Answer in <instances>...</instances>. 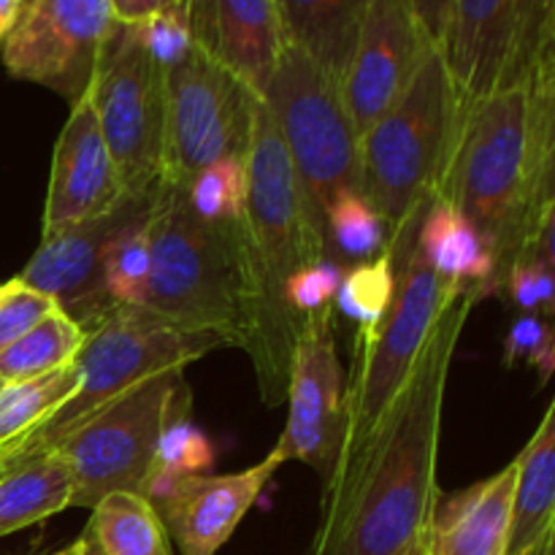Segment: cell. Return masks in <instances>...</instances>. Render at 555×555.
Returning <instances> with one entry per match:
<instances>
[{"label":"cell","instance_id":"cell-21","mask_svg":"<svg viewBox=\"0 0 555 555\" xmlns=\"http://www.w3.org/2000/svg\"><path fill=\"white\" fill-rule=\"evenodd\" d=\"M507 555H555V404L515 459Z\"/></svg>","mask_w":555,"mask_h":555},{"label":"cell","instance_id":"cell-1","mask_svg":"<svg viewBox=\"0 0 555 555\" xmlns=\"http://www.w3.org/2000/svg\"><path fill=\"white\" fill-rule=\"evenodd\" d=\"M482 298L455 291L431 339L377 431L323 486V515L309 555H410L437 507V455L450 363Z\"/></svg>","mask_w":555,"mask_h":555},{"label":"cell","instance_id":"cell-32","mask_svg":"<svg viewBox=\"0 0 555 555\" xmlns=\"http://www.w3.org/2000/svg\"><path fill=\"white\" fill-rule=\"evenodd\" d=\"M211 464V444L198 428L190 423L188 412L173 417L163 431L160 444H157L155 464H152L150 480H166V477L179 475H201ZM146 491V488H144Z\"/></svg>","mask_w":555,"mask_h":555},{"label":"cell","instance_id":"cell-4","mask_svg":"<svg viewBox=\"0 0 555 555\" xmlns=\"http://www.w3.org/2000/svg\"><path fill=\"white\" fill-rule=\"evenodd\" d=\"M244 222L209 225L190 211L182 188L160 182L146 225L150 282L141 309L184 334L244 347L253 298Z\"/></svg>","mask_w":555,"mask_h":555},{"label":"cell","instance_id":"cell-13","mask_svg":"<svg viewBox=\"0 0 555 555\" xmlns=\"http://www.w3.org/2000/svg\"><path fill=\"white\" fill-rule=\"evenodd\" d=\"M114 25L108 0H22L0 43L3 65L14 79L47 87L74 106L90 90Z\"/></svg>","mask_w":555,"mask_h":555},{"label":"cell","instance_id":"cell-14","mask_svg":"<svg viewBox=\"0 0 555 555\" xmlns=\"http://www.w3.org/2000/svg\"><path fill=\"white\" fill-rule=\"evenodd\" d=\"M160 182L141 193H128L106 215L70 225L41 238V247L16 280L52 298L74 323L90 331L114 309L103 285V266L114 244L150 220Z\"/></svg>","mask_w":555,"mask_h":555},{"label":"cell","instance_id":"cell-34","mask_svg":"<svg viewBox=\"0 0 555 555\" xmlns=\"http://www.w3.org/2000/svg\"><path fill=\"white\" fill-rule=\"evenodd\" d=\"M555 276L553 263L524 253L507 271L504 291L526 314H537L542 320H551L555 312Z\"/></svg>","mask_w":555,"mask_h":555},{"label":"cell","instance_id":"cell-12","mask_svg":"<svg viewBox=\"0 0 555 555\" xmlns=\"http://www.w3.org/2000/svg\"><path fill=\"white\" fill-rule=\"evenodd\" d=\"M260 95L198 47L166 68V152L160 182L184 188L206 166L244 160Z\"/></svg>","mask_w":555,"mask_h":555},{"label":"cell","instance_id":"cell-43","mask_svg":"<svg viewBox=\"0 0 555 555\" xmlns=\"http://www.w3.org/2000/svg\"><path fill=\"white\" fill-rule=\"evenodd\" d=\"M410 555H428V553H426V542H421V545H417L415 551H412Z\"/></svg>","mask_w":555,"mask_h":555},{"label":"cell","instance_id":"cell-31","mask_svg":"<svg viewBox=\"0 0 555 555\" xmlns=\"http://www.w3.org/2000/svg\"><path fill=\"white\" fill-rule=\"evenodd\" d=\"M146 225H150V220L125 233L114 244L106 266H103V285H106L114 307H141L144 304L146 282H150V236H146Z\"/></svg>","mask_w":555,"mask_h":555},{"label":"cell","instance_id":"cell-26","mask_svg":"<svg viewBox=\"0 0 555 555\" xmlns=\"http://www.w3.org/2000/svg\"><path fill=\"white\" fill-rule=\"evenodd\" d=\"M85 339L87 331L74 323L63 309H54L36 328L0 352V379L11 385L68 366L79 356Z\"/></svg>","mask_w":555,"mask_h":555},{"label":"cell","instance_id":"cell-5","mask_svg":"<svg viewBox=\"0 0 555 555\" xmlns=\"http://www.w3.org/2000/svg\"><path fill=\"white\" fill-rule=\"evenodd\" d=\"M426 206L423 204L399 228L390 244L396 260V293L388 312L374 325L358 328L352 372L345 383V437L331 477L352 464L369 437L377 431L410 379L423 347L431 339L444 304L455 291H464L450 287L417 253L415 228Z\"/></svg>","mask_w":555,"mask_h":555},{"label":"cell","instance_id":"cell-22","mask_svg":"<svg viewBox=\"0 0 555 555\" xmlns=\"http://www.w3.org/2000/svg\"><path fill=\"white\" fill-rule=\"evenodd\" d=\"M415 247L450 287L475 291L480 298L499 296L491 249L453 206L437 198L428 201L415 228Z\"/></svg>","mask_w":555,"mask_h":555},{"label":"cell","instance_id":"cell-10","mask_svg":"<svg viewBox=\"0 0 555 555\" xmlns=\"http://www.w3.org/2000/svg\"><path fill=\"white\" fill-rule=\"evenodd\" d=\"M125 195L160 182L166 152V68L133 22H117L87 90Z\"/></svg>","mask_w":555,"mask_h":555},{"label":"cell","instance_id":"cell-15","mask_svg":"<svg viewBox=\"0 0 555 555\" xmlns=\"http://www.w3.org/2000/svg\"><path fill=\"white\" fill-rule=\"evenodd\" d=\"M336 314V312H334ZM334 314L307 320L298 334L287 377V423L271 455L318 469L323 486L339 459L345 437V374L334 339Z\"/></svg>","mask_w":555,"mask_h":555},{"label":"cell","instance_id":"cell-7","mask_svg":"<svg viewBox=\"0 0 555 555\" xmlns=\"http://www.w3.org/2000/svg\"><path fill=\"white\" fill-rule=\"evenodd\" d=\"M260 101L280 130L309 220L323 236L331 204L339 195L358 193V133L339 85L287 41Z\"/></svg>","mask_w":555,"mask_h":555},{"label":"cell","instance_id":"cell-36","mask_svg":"<svg viewBox=\"0 0 555 555\" xmlns=\"http://www.w3.org/2000/svg\"><path fill=\"white\" fill-rule=\"evenodd\" d=\"M520 361H529L531 366L540 369V383L545 385L555 372V339L547 320L537 314H524L515 320L509 328L507 341H504V363L515 366Z\"/></svg>","mask_w":555,"mask_h":555},{"label":"cell","instance_id":"cell-11","mask_svg":"<svg viewBox=\"0 0 555 555\" xmlns=\"http://www.w3.org/2000/svg\"><path fill=\"white\" fill-rule=\"evenodd\" d=\"M439 54L459 101L526 85L555 65V0H450Z\"/></svg>","mask_w":555,"mask_h":555},{"label":"cell","instance_id":"cell-19","mask_svg":"<svg viewBox=\"0 0 555 555\" xmlns=\"http://www.w3.org/2000/svg\"><path fill=\"white\" fill-rule=\"evenodd\" d=\"M193 43L263 95L287 43L274 0H182Z\"/></svg>","mask_w":555,"mask_h":555},{"label":"cell","instance_id":"cell-20","mask_svg":"<svg viewBox=\"0 0 555 555\" xmlns=\"http://www.w3.org/2000/svg\"><path fill=\"white\" fill-rule=\"evenodd\" d=\"M518 466L507 464L488 480L439 496L423 542L428 555H507Z\"/></svg>","mask_w":555,"mask_h":555},{"label":"cell","instance_id":"cell-8","mask_svg":"<svg viewBox=\"0 0 555 555\" xmlns=\"http://www.w3.org/2000/svg\"><path fill=\"white\" fill-rule=\"evenodd\" d=\"M188 406L184 369H171L133 385L68 428L52 448L68 464L70 507L92 509L119 491L144 496L163 431Z\"/></svg>","mask_w":555,"mask_h":555},{"label":"cell","instance_id":"cell-9","mask_svg":"<svg viewBox=\"0 0 555 555\" xmlns=\"http://www.w3.org/2000/svg\"><path fill=\"white\" fill-rule=\"evenodd\" d=\"M209 336H193L163 323L141 307H114L95 328L87 331L74 366L79 372L76 393L27 437V450H49L68 428L90 417L133 385L171 369H184L215 350Z\"/></svg>","mask_w":555,"mask_h":555},{"label":"cell","instance_id":"cell-44","mask_svg":"<svg viewBox=\"0 0 555 555\" xmlns=\"http://www.w3.org/2000/svg\"><path fill=\"white\" fill-rule=\"evenodd\" d=\"M3 293H5V282H3V285H0V298H3Z\"/></svg>","mask_w":555,"mask_h":555},{"label":"cell","instance_id":"cell-45","mask_svg":"<svg viewBox=\"0 0 555 555\" xmlns=\"http://www.w3.org/2000/svg\"><path fill=\"white\" fill-rule=\"evenodd\" d=\"M5 388V383H3V379H0V390H3Z\"/></svg>","mask_w":555,"mask_h":555},{"label":"cell","instance_id":"cell-41","mask_svg":"<svg viewBox=\"0 0 555 555\" xmlns=\"http://www.w3.org/2000/svg\"><path fill=\"white\" fill-rule=\"evenodd\" d=\"M20 3H22V0H0V43L5 41L11 25H14L16 11H20Z\"/></svg>","mask_w":555,"mask_h":555},{"label":"cell","instance_id":"cell-3","mask_svg":"<svg viewBox=\"0 0 555 555\" xmlns=\"http://www.w3.org/2000/svg\"><path fill=\"white\" fill-rule=\"evenodd\" d=\"M247 271L249 314L242 350L253 358L260 396L269 406L285 401L293 350L304 325L285 301V287L323 255V236L309 220L296 171L266 103H258L247 157Z\"/></svg>","mask_w":555,"mask_h":555},{"label":"cell","instance_id":"cell-18","mask_svg":"<svg viewBox=\"0 0 555 555\" xmlns=\"http://www.w3.org/2000/svg\"><path fill=\"white\" fill-rule=\"evenodd\" d=\"M125 198L90 98L70 106V117L54 144L52 177L43 206V236L106 215Z\"/></svg>","mask_w":555,"mask_h":555},{"label":"cell","instance_id":"cell-42","mask_svg":"<svg viewBox=\"0 0 555 555\" xmlns=\"http://www.w3.org/2000/svg\"><path fill=\"white\" fill-rule=\"evenodd\" d=\"M49 555H76V553H74V545H68V547H63V551H54Z\"/></svg>","mask_w":555,"mask_h":555},{"label":"cell","instance_id":"cell-24","mask_svg":"<svg viewBox=\"0 0 555 555\" xmlns=\"http://www.w3.org/2000/svg\"><path fill=\"white\" fill-rule=\"evenodd\" d=\"M70 545L76 555H171V540L155 507L125 491L101 499Z\"/></svg>","mask_w":555,"mask_h":555},{"label":"cell","instance_id":"cell-33","mask_svg":"<svg viewBox=\"0 0 555 555\" xmlns=\"http://www.w3.org/2000/svg\"><path fill=\"white\" fill-rule=\"evenodd\" d=\"M345 269L334 260L320 258L298 271L285 287V301L298 325H307V320L320 314L336 312V293H339Z\"/></svg>","mask_w":555,"mask_h":555},{"label":"cell","instance_id":"cell-39","mask_svg":"<svg viewBox=\"0 0 555 555\" xmlns=\"http://www.w3.org/2000/svg\"><path fill=\"white\" fill-rule=\"evenodd\" d=\"M117 22H141L163 9L182 3V0H108Z\"/></svg>","mask_w":555,"mask_h":555},{"label":"cell","instance_id":"cell-27","mask_svg":"<svg viewBox=\"0 0 555 555\" xmlns=\"http://www.w3.org/2000/svg\"><path fill=\"white\" fill-rule=\"evenodd\" d=\"M79 388V372L74 363L41 377L11 383L0 390V448L27 442L33 431L43 426Z\"/></svg>","mask_w":555,"mask_h":555},{"label":"cell","instance_id":"cell-23","mask_svg":"<svg viewBox=\"0 0 555 555\" xmlns=\"http://www.w3.org/2000/svg\"><path fill=\"white\" fill-rule=\"evenodd\" d=\"M369 0H274L282 30L339 85Z\"/></svg>","mask_w":555,"mask_h":555},{"label":"cell","instance_id":"cell-28","mask_svg":"<svg viewBox=\"0 0 555 555\" xmlns=\"http://www.w3.org/2000/svg\"><path fill=\"white\" fill-rule=\"evenodd\" d=\"M388 225L361 193H347L331 204L323 225V255L341 269L369 263L390 249Z\"/></svg>","mask_w":555,"mask_h":555},{"label":"cell","instance_id":"cell-40","mask_svg":"<svg viewBox=\"0 0 555 555\" xmlns=\"http://www.w3.org/2000/svg\"><path fill=\"white\" fill-rule=\"evenodd\" d=\"M27 455V444L25 442H14V444H5L0 448V477L9 475L16 464Z\"/></svg>","mask_w":555,"mask_h":555},{"label":"cell","instance_id":"cell-16","mask_svg":"<svg viewBox=\"0 0 555 555\" xmlns=\"http://www.w3.org/2000/svg\"><path fill=\"white\" fill-rule=\"evenodd\" d=\"M437 43L406 0H369L350 65L339 81L358 139L396 101Z\"/></svg>","mask_w":555,"mask_h":555},{"label":"cell","instance_id":"cell-29","mask_svg":"<svg viewBox=\"0 0 555 555\" xmlns=\"http://www.w3.org/2000/svg\"><path fill=\"white\" fill-rule=\"evenodd\" d=\"M182 190L190 211L209 225H238L247 217L244 160H220L206 166Z\"/></svg>","mask_w":555,"mask_h":555},{"label":"cell","instance_id":"cell-38","mask_svg":"<svg viewBox=\"0 0 555 555\" xmlns=\"http://www.w3.org/2000/svg\"><path fill=\"white\" fill-rule=\"evenodd\" d=\"M406 3H410L412 11H415L417 22L423 25L426 36L439 47L444 33V22H448L450 0H406Z\"/></svg>","mask_w":555,"mask_h":555},{"label":"cell","instance_id":"cell-25","mask_svg":"<svg viewBox=\"0 0 555 555\" xmlns=\"http://www.w3.org/2000/svg\"><path fill=\"white\" fill-rule=\"evenodd\" d=\"M70 507V472L57 450H27L0 477V537L36 526Z\"/></svg>","mask_w":555,"mask_h":555},{"label":"cell","instance_id":"cell-35","mask_svg":"<svg viewBox=\"0 0 555 555\" xmlns=\"http://www.w3.org/2000/svg\"><path fill=\"white\" fill-rule=\"evenodd\" d=\"M54 309L60 307L52 298L22 285L16 276L5 282V293L0 298V352L22 339L30 328H36Z\"/></svg>","mask_w":555,"mask_h":555},{"label":"cell","instance_id":"cell-17","mask_svg":"<svg viewBox=\"0 0 555 555\" xmlns=\"http://www.w3.org/2000/svg\"><path fill=\"white\" fill-rule=\"evenodd\" d=\"M282 469L276 455L233 475H179L146 486L144 499L160 515L168 540L182 555H217Z\"/></svg>","mask_w":555,"mask_h":555},{"label":"cell","instance_id":"cell-2","mask_svg":"<svg viewBox=\"0 0 555 555\" xmlns=\"http://www.w3.org/2000/svg\"><path fill=\"white\" fill-rule=\"evenodd\" d=\"M434 198L480 233L502 296L509 266L555 222V65L526 85L459 101Z\"/></svg>","mask_w":555,"mask_h":555},{"label":"cell","instance_id":"cell-30","mask_svg":"<svg viewBox=\"0 0 555 555\" xmlns=\"http://www.w3.org/2000/svg\"><path fill=\"white\" fill-rule=\"evenodd\" d=\"M396 293V260L393 253H385L369 263H358L345 269L339 293H336V309L345 318L356 320L358 328L374 325L388 312Z\"/></svg>","mask_w":555,"mask_h":555},{"label":"cell","instance_id":"cell-37","mask_svg":"<svg viewBox=\"0 0 555 555\" xmlns=\"http://www.w3.org/2000/svg\"><path fill=\"white\" fill-rule=\"evenodd\" d=\"M133 25L144 47L150 49V54L163 68H171L173 63H179L195 47L182 3L157 11V14L146 16V20L133 22Z\"/></svg>","mask_w":555,"mask_h":555},{"label":"cell","instance_id":"cell-6","mask_svg":"<svg viewBox=\"0 0 555 555\" xmlns=\"http://www.w3.org/2000/svg\"><path fill=\"white\" fill-rule=\"evenodd\" d=\"M459 92L439 47H431L399 101L358 139V193L377 209L390 238L434 198Z\"/></svg>","mask_w":555,"mask_h":555}]
</instances>
